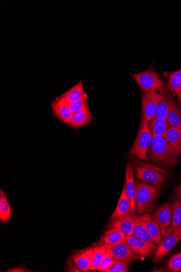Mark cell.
<instances>
[{
    "label": "cell",
    "instance_id": "f1b7e54d",
    "mask_svg": "<svg viewBox=\"0 0 181 272\" xmlns=\"http://www.w3.org/2000/svg\"><path fill=\"white\" fill-rule=\"evenodd\" d=\"M129 266L128 263L115 260L105 272H126L127 271Z\"/></svg>",
    "mask_w": 181,
    "mask_h": 272
},
{
    "label": "cell",
    "instance_id": "d4e9b609",
    "mask_svg": "<svg viewBox=\"0 0 181 272\" xmlns=\"http://www.w3.org/2000/svg\"><path fill=\"white\" fill-rule=\"evenodd\" d=\"M133 234L137 237L142 239L147 242L152 243H155L154 239L140 221L138 215H135V224L133 230Z\"/></svg>",
    "mask_w": 181,
    "mask_h": 272
},
{
    "label": "cell",
    "instance_id": "e575fe53",
    "mask_svg": "<svg viewBox=\"0 0 181 272\" xmlns=\"http://www.w3.org/2000/svg\"><path fill=\"white\" fill-rule=\"evenodd\" d=\"M7 201V194L3 192L2 189L0 191V201Z\"/></svg>",
    "mask_w": 181,
    "mask_h": 272
},
{
    "label": "cell",
    "instance_id": "cb8c5ba5",
    "mask_svg": "<svg viewBox=\"0 0 181 272\" xmlns=\"http://www.w3.org/2000/svg\"><path fill=\"white\" fill-rule=\"evenodd\" d=\"M94 249V257L93 260L90 265L89 270H97L100 263L106 253L105 243L100 242L96 244L93 247Z\"/></svg>",
    "mask_w": 181,
    "mask_h": 272
},
{
    "label": "cell",
    "instance_id": "7402d4cb",
    "mask_svg": "<svg viewBox=\"0 0 181 272\" xmlns=\"http://www.w3.org/2000/svg\"><path fill=\"white\" fill-rule=\"evenodd\" d=\"M163 137L173 147L179 156L181 154V129L171 126Z\"/></svg>",
    "mask_w": 181,
    "mask_h": 272
},
{
    "label": "cell",
    "instance_id": "ba28073f",
    "mask_svg": "<svg viewBox=\"0 0 181 272\" xmlns=\"http://www.w3.org/2000/svg\"><path fill=\"white\" fill-rule=\"evenodd\" d=\"M172 213H173V203H171L162 204L155 212L153 219L160 227L162 234L171 227Z\"/></svg>",
    "mask_w": 181,
    "mask_h": 272
},
{
    "label": "cell",
    "instance_id": "7a4b0ae2",
    "mask_svg": "<svg viewBox=\"0 0 181 272\" xmlns=\"http://www.w3.org/2000/svg\"><path fill=\"white\" fill-rule=\"evenodd\" d=\"M136 203L138 215H150L155 207L159 191L155 186L137 180L135 183Z\"/></svg>",
    "mask_w": 181,
    "mask_h": 272
},
{
    "label": "cell",
    "instance_id": "8992f818",
    "mask_svg": "<svg viewBox=\"0 0 181 272\" xmlns=\"http://www.w3.org/2000/svg\"><path fill=\"white\" fill-rule=\"evenodd\" d=\"M106 251L110 253L114 260L121 261L128 263L140 259L125 240L114 244H105Z\"/></svg>",
    "mask_w": 181,
    "mask_h": 272
},
{
    "label": "cell",
    "instance_id": "5bb4252c",
    "mask_svg": "<svg viewBox=\"0 0 181 272\" xmlns=\"http://www.w3.org/2000/svg\"><path fill=\"white\" fill-rule=\"evenodd\" d=\"M51 106L55 116L66 124L70 125L73 113L67 103L59 97L52 102Z\"/></svg>",
    "mask_w": 181,
    "mask_h": 272
},
{
    "label": "cell",
    "instance_id": "e0dca14e",
    "mask_svg": "<svg viewBox=\"0 0 181 272\" xmlns=\"http://www.w3.org/2000/svg\"><path fill=\"white\" fill-rule=\"evenodd\" d=\"M60 97L68 103L86 100L83 88V80L71 88L68 92L62 95Z\"/></svg>",
    "mask_w": 181,
    "mask_h": 272
},
{
    "label": "cell",
    "instance_id": "8d00e7d4",
    "mask_svg": "<svg viewBox=\"0 0 181 272\" xmlns=\"http://www.w3.org/2000/svg\"><path fill=\"white\" fill-rule=\"evenodd\" d=\"M177 95L178 96V97L179 98V102L181 104V94L179 92H178L176 93Z\"/></svg>",
    "mask_w": 181,
    "mask_h": 272
},
{
    "label": "cell",
    "instance_id": "1f68e13d",
    "mask_svg": "<svg viewBox=\"0 0 181 272\" xmlns=\"http://www.w3.org/2000/svg\"><path fill=\"white\" fill-rule=\"evenodd\" d=\"M68 106L72 113H75L79 111L84 110L88 107L86 100H82L76 102L68 103Z\"/></svg>",
    "mask_w": 181,
    "mask_h": 272
},
{
    "label": "cell",
    "instance_id": "44dd1931",
    "mask_svg": "<svg viewBox=\"0 0 181 272\" xmlns=\"http://www.w3.org/2000/svg\"><path fill=\"white\" fill-rule=\"evenodd\" d=\"M149 126L153 137H163L171 127L167 119H158L155 117L149 121Z\"/></svg>",
    "mask_w": 181,
    "mask_h": 272
},
{
    "label": "cell",
    "instance_id": "52a82bcc",
    "mask_svg": "<svg viewBox=\"0 0 181 272\" xmlns=\"http://www.w3.org/2000/svg\"><path fill=\"white\" fill-rule=\"evenodd\" d=\"M163 97V94H159L155 91L146 92L143 95L142 100V117L148 121L154 118Z\"/></svg>",
    "mask_w": 181,
    "mask_h": 272
},
{
    "label": "cell",
    "instance_id": "d6986e66",
    "mask_svg": "<svg viewBox=\"0 0 181 272\" xmlns=\"http://www.w3.org/2000/svg\"><path fill=\"white\" fill-rule=\"evenodd\" d=\"M92 122V116L88 107L83 110L73 113L70 126L78 129L90 124Z\"/></svg>",
    "mask_w": 181,
    "mask_h": 272
},
{
    "label": "cell",
    "instance_id": "83f0119b",
    "mask_svg": "<svg viewBox=\"0 0 181 272\" xmlns=\"http://www.w3.org/2000/svg\"><path fill=\"white\" fill-rule=\"evenodd\" d=\"M163 97L160 101L155 117L158 119H167L169 112V100L168 95H163Z\"/></svg>",
    "mask_w": 181,
    "mask_h": 272
},
{
    "label": "cell",
    "instance_id": "d590c367",
    "mask_svg": "<svg viewBox=\"0 0 181 272\" xmlns=\"http://www.w3.org/2000/svg\"><path fill=\"white\" fill-rule=\"evenodd\" d=\"M176 193L178 199L181 201V186H177L176 188Z\"/></svg>",
    "mask_w": 181,
    "mask_h": 272
},
{
    "label": "cell",
    "instance_id": "74e56055",
    "mask_svg": "<svg viewBox=\"0 0 181 272\" xmlns=\"http://www.w3.org/2000/svg\"><path fill=\"white\" fill-rule=\"evenodd\" d=\"M179 92L181 94V88H180V90L179 91Z\"/></svg>",
    "mask_w": 181,
    "mask_h": 272
},
{
    "label": "cell",
    "instance_id": "6da1fadb",
    "mask_svg": "<svg viewBox=\"0 0 181 272\" xmlns=\"http://www.w3.org/2000/svg\"><path fill=\"white\" fill-rule=\"evenodd\" d=\"M147 151L148 158L151 161L164 167L172 168L178 161L179 156L174 148L162 136L153 137Z\"/></svg>",
    "mask_w": 181,
    "mask_h": 272
},
{
    "label": "cell",
    "instance_id": "4316f807",
    "mask_svg": "<svg viewBox=\"0 0 181 272\" xmlns=\"http://www.w3.org/2000/svg\"><path fill=\"white\" fill-rule=\"evenodd\" d=\"M12 216L11 205L8 201H0V220L6 224Z\"/></svg>",
    "mask_w": 181,
    "mask_h": 272
},
{
    "label": "cell",
    "instance_id": "7c38bea8",
    "mask_svg": "<svg viewBox=\"0 0 181 272\" xmlns=\"http://www.w3.org/2000/svg\"><path fill=\"white\" fill-rule=\"evenodd\" d=\"M125 185L126 194L130 203V212L135 215L136 213L135 184L133 168L130 163L126 164Z\"/></svg>",
    "mask_w": 181,
    "mask_h": 272
},
{
    "label": "cell",
    "instance_id": "d6a6232c",
    "mask_svg": "<svg viewBox=\"0 0 181 272\" xmlns=\"http://www.w3.org/2000/svg\"><path fill=\"white\" fill-rule=\"evenodd\" d=\"M67 270L68 271H82L70 258L67 263Z\"/></svg>",
    "mask_w": 181,
    "mask_h": 272
},
{
    "label": "cell",
    "instance_id": "ac0fdd59",
    "mask_svg": "<svg viewBox=\"0 0 181 272\" xmlns=\"http://www.w3.org/2000/svg\"><path fill=\"white\" fill-rule=\"evenodd\" d=\"M167 95L169 106L167 120L171 126L181 129V112L174 99L169 93Z\"/></svg>",
    "mask_w": 181,
    "mask_h": 272
},
{
    "label": "cell",
    "instance_id": "5b68a950",
    "mask_svg": "<svg viewBox=\"0 0 181 272\" xmlns=\"http://www.w3.org/2000/svg\"><path fill=\"white\" fill-rule=\"evenodd\" d=\"M130 74L135 79L140 89L145 92L155 91L165 86L157 72L152 68L141 73Z\"/></svg>",
    "mask_w": 181,
    "mask_h": 272
},
{
    "label": "cell",
    "instance_id": "f546056e",
    "mask_svg": "<svg viewBox=\"0 0 181 272\" xmlns=\"http://www.w3.org/2000/svg\"><path fill=\"white\" fill-rule=\"evenodd\" d=\"M169 269L173 271L181 270V253H179L172 257L168 263Z\"/></svg>",
    "mask_w": 181,
    "mask_h": 272
},
{
    "label": "cell",
    "instance_id": "603a6c76",
    "mask_svg": "<svg viewBox=\"0 0 181 272\" xmlns=\"http://www.w3.org/2000/svg\"><path fill=\"white\" fill-rule=\"evenodd\" d=\"M126 236L121 231L116 228H109L105 233L101 242L105 244H114L125 240Z\"/></svg>",
    "mask_w": 181,
    "mask_h": 272
},
{
    "label": "cell",
    "instance_id": "277c9868",
    "mask_svg": "<svg viewBox=\"0 0 181 272\" xmlns=\"http://www.w3.org/2000/svg\"><path fill=\"white\" fill-rule=\"evenodd\" d=\"M153 136L149 126V121L142 117L135 141L131 148L130 154L136 155L140 159L147 161L146 152L149 149Z\"/></svg>",
    "mask_w": 181,
    "mask_h": 272
},
{
    "label": "cell",
    "instance_id": "484cf974",
    "mask_svg": "<svg viewBox=\"0 0 181 272\" xmlns=\"http://www.w3.org/2000/svg\"><path fill=\"white\" fill-rule=\"evenodd\" d=\"M167 87L171 92H179L181 88V69L170 74Z\"/></svg>",
    "mask_w": 181,
    "mask_h": 272
},
{
    "label": "cell",
    "instance_id": "4fadbf2b",
    "mask_svg": "<svg viewBox=\"0 0 181 272\" xmlns=\"http://www.w3.org/2000/svg\"><path fill=\"white\" fill-rule=\"evenodd\" d=\"M135 215L130 212L112 221L109 228L119 229L126 236L133 235Z\"/></svg>",
    "mask_w": 181,
    "mask_h": 272
},
{
    "label": "cell",
    "instance_id": "836d02e7",
    "mask_svg": "<svg viewBox=\"0 0 181 272\" xmlns=\"http://www.w3.org/2000/svg\"><path fill=\"white\" fill-rule=\"evenodd\" d=\"M6 271H11V272H24V271H28V270L26 269V267H23V266H20L16 267L7 270Z\"/></svg>",
    "mask_w": 181,
    "mask_h": 272
},
{
    "label": "cell",
    "instance_id": "ffe728a7",
    "mask_svg": "<svg viewBox=\"0 0 181 272\" xmlns=\"http://www.w3.org/2000/svg\"><path fill=\"white\" fill-rule=\"evenodd\" d=\"M130 203L126 194L125 185H124L117 207L111 217V221H113L121 216L126 215L130 212Z\"/></svg>",
    "mask_w": 181,
    "mask_h": 272
},
{
    "label": "cell",
    "instance_id": "3957f363",
    "mask_svg": "<svg viewBox=\"0 0 181 272\" xmlns=\"http://www.w3.org/2000/svg\"><path fill=\"white\" fill-rule=\"evenodd\" d=\"M134 169L137 180L145 181L155 186L160 192L168 176L167 170L150 163L140 162L135 159Z\"/></svg>",
    "mask_w": 181,
    "mask_h": 272
},
{
    "label": "cell",
    "instance_id": "2e32d148",
    "mask_svg": "<svg viewBox=\"0 0 181 272\" xmlns=\"http://www.w3.org/2000/svg\"><path fill=\"white\" fill-rule=\"evenodd\" d=\"M138 217L155 243L158 245L162 240L161 229L159 225L150 215H138Z\"/></svg>",
    "mask_w": 181,
    "mask_h": 272
},
{
    "label": "cell",
    "instance_id": "9c48e42d",
    "mask_svg": "<svg viewBox=\"0 0 181 272\" xmlns=\"http://www.w3.org/2000/svg\"><path fill=\"white\" fill-rule=\"evenodd\" d=\"M125 240L139 257H146L158 249L154 243L142 240L134 235L127 236Z\"/></svg>",
    "mask_w": 181,
    "mask_h": 272
},
{
    "label": "cell",
    "instance_id": "4dcf8cb0",
    "mask_svg": "<svg viewBox=\"0 0 181 272\" xmlns=\"http://www.w3.org/2000/svg\"><path fill=\"white\" fill-rule=\"evenodd\" d=\"M113 261L114 259L112 255L109 252L107 251L97 270L98 271L105 272V271L111 266Z\"/></svg>",
    "mask_w": 181,
    "mask_h": 272
},
{
    "label": "cell",
    "instance_id": "8fae6325",
    "mask_svg": "<svg viewBox=\"0 0 181 272\" xmlns=\"http://www.w3.org/2000/svg\"><path fill=\"white\" fill-rule=\"evenodd\" d=\"M93 257V247H89L83 250L74 251L70 258L82 271H87L92 265Z\"/></svg>",
    "mask_w": 181,
    "mask_h": 272
},
{
    "label": "cell",
    "instance_id": "30bf717a",
    "mask_svg": "<svg viewBox=\"0 0 181 272\" xmlns=\"http://www.w3.org/2000/svg\"><path fill=\"white\" fill-rule=\"evenodd\" d=\"M181 240V232L167 236L158 244L153 261L158 263Z\"/></svg>",
    "mask_w": 181,
    "mask_h": 272
},
{
    "label": "cell",
    "instance_id": "9a60e30c",
    "mask_svg": "<svg viewBox=\"0 0 181 272\" xmlns=\"http://www.w3.org/2000/svg\"><path fill=\"white\" fill-rule=\"evenodd\" d=\"M181 232V201L178 198H175L173 203V213H172V223L171 227L164 231L162 234L167 236L172 234Z\"/></svg>",
    "mask_w": 181,
    "mask_h": 272
}]
</instances>
